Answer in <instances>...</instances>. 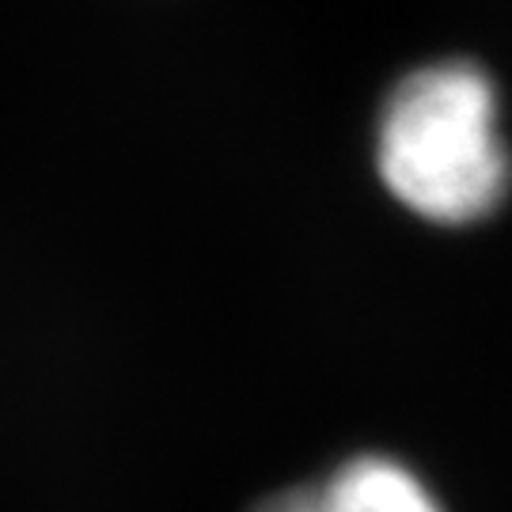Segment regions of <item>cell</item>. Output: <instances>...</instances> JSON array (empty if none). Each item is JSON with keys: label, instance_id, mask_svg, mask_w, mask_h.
Returning <instances> with one entry per match:
<instances>
[{"label": "cell", "instance_id": "obj_1", "mask_svg": "<svg viewBox=\"0 0 512 512\" xmlns=\"http://www.w3.org/2000/svg\"><path fill=\"white\" fill-rule=\"evenodd\" d=\"M376 167L387 190L433 224L494 217L512 190V152L490 73L440 61L399 80L376 129Z\"/></svg>", "mask_w": 512, "mask_h": 512}, {"label": "cell", "instance_id": "obj_2", "mask_svg": "<svg viewBox=\"0 0 512 512\" xmlns=\"http://www.w3.org/2000/svg\"><path fill=\"white\" fill-rule=\"evenodd\" d=\"M251 512H452L414 463L391 452H357L319 482L285 486Z\"/></svg>", "mask_w": 512, "mask_h": 512}]
</instances>
